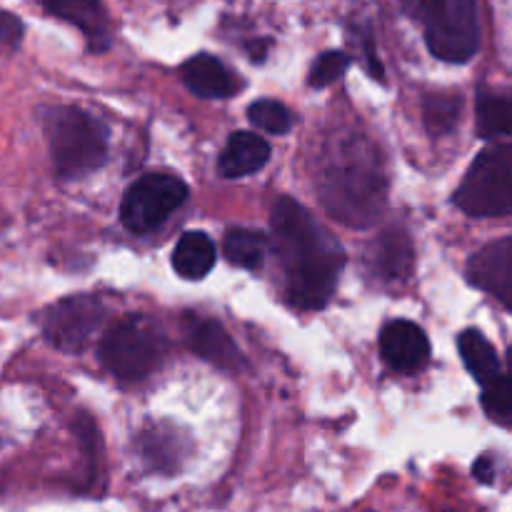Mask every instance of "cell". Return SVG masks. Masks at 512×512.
Segmentation results:
<instances>
[{"label": "cell", "instance_id": "10", "mask_svg": "<svg viewBox=\"0 0 512 512\" xmlns=\"http://www.w3.org/2000/svg\"><path fill=\"white\" fill-rule=\"evenodd\" d=\"M380 353L398 373H418L430 358L428 335L410 320H393L380 333Z\"/></svg>", "mask_w": 512, "mask_h": 512}, {"label": "cell", "instance_id": "7", "mask_svg": "<svg viewBox=\"0 0 512 512\" xmlns=\"http://www.w3.org/2000/svg\"><path fill=\"white\" fill-rule=\"evenodd\" d=\"M188 198V185L168 173H150L135 180L120 203V220L135 235H143L165 223L175 208Z\"/></svg>", "mask_w": 512, "mask_h": 512}, {"label": "cell", "instance_id": "8", "mask_svg": "<svg viewBox=\"0 0 512 512\" xmlns=\"http://www.w3.org/2000/svg\"><path fill=\"white\" fill-rule=\"evenodd\" d=\"M103 315L105 308L98 298L73 295L45 308V313L40 315V328L50 345L63 353H80L90 335L98 330Z\"/></svg>", "mask_w": 512, "mask_h": 512}, {"label": "cell", "instance_id": "17", "mask_svg": "<svg viewBox=\"0 0 512 512\" xmlns=\"http://www.w3.org/2000/svg\"><path fill=\"white\" fill-rule=\"evenodd\" d=\"M460 358H463L468 373L478 380L480 385L493 383L500 375V358L490 340L480 330H463L458 338Z\"/></svg>", "mask_w": 512, "mask_h": 512}, {"label": "cell", "instance_id": "3", "mask_svg": "<svg viewBox=\"0 0 512 512\" xmlns=\"http://www.w3.org/2000/svg\"><path fill=\"white\" fill-rule=\"evenodd\" d=\"M50 158L60 180H80L108 158V128L73 105L43 110Z\"/></svg>", "mask_w": 512, "mask_h": 512}, {"label": "cell", "instance_id": "14", "mask_svg": "<svg viewBox=\"0 0 512 512\" xmlns=\"http://www.w3.org/2000/svg\"><path fill=\"white\" fill-rule=\"evenodd\" d=\"M43 8L55 18L75 25L93 50H105L110 45L108 15L100 0H43Z\"/></svg>", "mask_w": 512, "mask_h": 512}, {"label": "cell", "instance_id": "9", "mask_svg": "<svg viewBox=\"0 0 512 512\" xmlns=\"http://www.w3.org/2000/svg\"><path fill=\"white\" fill-rule=\"evenodd\" d=\"M468 278L512 313V235L478 250L468 263Z\"/></svg>", "mask_w": 512, "mask_h": 512}, {"label": "cell", "instance_id": "11", "mask_svg": "<svg viewBox=\"0 0 512 512\" xmlns=\"http://www.w3.org/2000/svg\"><path fill=\"white\" fill-rule=\"evenodd\" d=\"M185 343L200 358L223 370H240L245 365V358L238 350V345L230 340L223 325L215 323V320L188 315V320H185Z\"/></svg>", "mask_w": 512, "mask_h": 512}, {"label": "cell", "instance_id": "18", "mask_svg": "<svg viewBox=\"0 0 512 512\" xmlns=\"http://www.w3.org/2000/svg\"><path fill=\"white\" fill-rule=\"evenodd\" d=\"M478 133L483 138H512V88L480 90Z\"/></svg>", "mask_w": 512, "mask_h": 512}, {"label": "cell", "instance_id": "20", "mask_svg": "<svg viewBox=\"0 0 512 512\" xmlns=\"http://www.w3.org/2000/svg\"><path fill=\"white\" fill-rule=\"evenodd\" d=\"M483 410L493 423L512 428V378L510 375H498L493 383L485 385L483 390Z\"/></svg>", "mask_w": 512, "mask_h": 512}, {"label": "cell", "instance_id": "26", "mask_svg": "<svg viewBox=\"0 0 512 512\" xmlns=\"http://www.w3.org/2000/svg\"><path fill=\"white\" fill-rule=\"evenodd\" d=\"M508 365H510V378H512V348H510V353H508Z\"/></svg>", "mask_w": 512, "mask_h": 512}, {"label": "cell", "instance_id": "22", "mask_svg": "<svg viewBox=\"0 0 512 512\" xmlns=\"http://www.w3.org/2000/svg\"><path fill=\"white\" fill-rule=\"evenodd\" d=\"M350 63H353V58L348 53H343V50H328V53H323L313 63L308 83L313 88H325V85L335 83L350 68Z\"/></svg>", "mask_w": 512, "mask_h": 512}, {"label": "cell", "instance_id": "5", "mask_svg": "<svg viewBox=\"0 0 512 512\" xmlns=\"http://www.w3.org/2000/svg\"><path fill=\"white\" fill-rule=\"evenodd\" d=\"M453 200L473 218L512 215V145L495 143L480 150Z\"/></svg>", "mask_w": 512, "mask_h": 512}, {"label": "cell", "instance_id": "24", "mask_svg": "<svg viewBox=\"0 0 512 512\" xmlns=\"http://www.w3.org/2000/svg\"><path fill=\"white\" fill-rule=\"evenodd\" d=\"M23 38V23H20L18 15L8 13V10L0 8V45H18Z\"/></svg>", "mask_w": 512, "mask_h": 512}, {"label": "cell", "instance_id": "25", "mask_svg": "<svg viewBox=\"0 0 512 512\" xmlns=\"http://www.w3.org/2000/svg\"><path fill=\"white\" fill-rule=\"evenodd\" d=\"M473 473H475V478H478V480H480V483L490 485V483H493V478H495V470H493V460H490V458H480V460H478V463H475Z\"/></svg>", "mask_w": 512, "mask_h": 512}, {"label": "cell", "instance_id": "21", "mask_svg": "<svg viewBox=\"0 0 512 512\" xmlns=\"http://www.w3.org/2000/svg\"><path fill=\"white\" fill-rule=\"evenodd\" d=\"M248 118L255 128L273 135H285L290 128H293V115H290V110L285 108L283 103L270 98L255 100V103L248 108Z\"/></svg>", "mask_w": 512, "mask_h": 512}, {"label": "cell", "instance_id": "6", "mask_svg": "<svg viewBox=\"0 0 512 512\" xmlns=\"http://www.w3.org/2000/svg\"><path fill=\"white\" fill-rule=\"evenodd\" d=\"M165 340L148 320L128 318L100 340V363L120 380H143L160 365Z\"/></svg>", "mask_w": 512, "mask_h": 512}, {"label": "cell", "instance_id": "15", "mask_svg": "<svg viewBox=\"0 0 512 512\" xmlns=\"http://www.w3.org/2000/svg\"><path fill=\"white\" fill-rule=\"evenodd\" d=\"M270 160V145L268 140L260 138V135L248 133V130H240V133L230 135L228 145L220 153L218 170L223 178L238 180L245 175H253L263 168Z\"/></svg>", "mask_w": 512, "mask_h": 512}, {"label": "cell", "instance_id": "2", "mask_svg": "<svg viewBox=\"0 0 512 512\" xmlns=\"http://www.w3.org/2000/svg\"><path fill=\"white\" fill-rule=\"evenodd\" d=\"M325 210L350 228H368L385 208L388 180L373 145L363 138L333 143L318 180Z\"/></svg>", "mask_w": 512, "mask_h": 512}, {"label": "cell", "instance_id": "4", "mask_svg": "<svg viewBox=\"0 0 512 512\" xmlns=\"http://www.w3.org/2000/svg\"><path fill=\"white\" fill-rule=\"evenodd\" d=\"M423 25L425 43L445 63H468L480 48L478 0H400Z\"/></svg>", "mask_w": 512, "mask_h": 512}, {"label": "cell", "instance_id": "16", "mask_svg": "<svg viewBox=\"0 0 512 512\" xmlns=\"http://www.w3.org/2000/svg\"><path fill=\"white\" fill-rule=\"evenodd\" d=\"M173 268L185 280H203L215 268V243L200 230L185 233L173 250Z\"/></svg>", "mask_w": 512, "mask_h": 512}, {"label": "cell", "instance_id": "12", "mask_svg": "<svg viewBox=\"0 0 512 512\" xmlns=\"http://www.w3.org/2000/svg\"><path fill=\"white\" fill-rule=\"evenodd\" d=\"M180 78L188 85L190 93L200 95V98L223 100L240 90L238 75L223 60L208 53H200L195 58L185 60L183 68H180Z\"/></svg>", "mask_w": 512, "mask_h": 512}, {"label": "cell", "instance_id": "13", "mask_svg": "<svg viewBox=\"0 0 512 512\" xmlns=\"http://www.w3.org/2000/svg\"><path fill=\"white\" fill-rule=\"evenodd\" d=\"M368 263L375 278L385 280V283L408 280L410 270H413V243H410L408 233L403 228H388L385 233H380V238L370 248Z\"/></svg>", "mask_w": 512, "mask_h": 512}, {"label": "cell", "instance_id": "23", "mask_svg": "<svg viewBox=\"0 0 512 512\" xmlns=\"http://www.w3.org/2000/svg\"><path fill=\"white\" fill-rule=\"evenodd\" d=\"M460 100L458 98H430L425 103V120L433 133H448L458 123Z\"/></svg>", "mask_w": 512, "mask_h": 512}, {"label": "cell", "instance_id": "19", "mask_svg": "<svg viewBox=\"0 0 512 512\" xmlns=\"http://www.w3.org/2000/svg\"><path fill=\"white\" fill-rule=\"evenodd\" d=\"M223 253L238 268L260 270L265 263V238L255 230H228L223 240Z\"/></svg>", "mask_w": 512, "mask_h": 512}, {"label": "cell", "instance_id": "1", "mask_svg": "<svg viewBox=\"0 0 512 512\" xmlns=\"http://www.w3.org/2000/svg\"><path fill=\"white\" fill-rule=\"evenodd\" d=\"M270 228L275 255L283 263L288 300L300 310H320L338 285L345 260L340 245L293 198L275 203Z\"/></svg>", "mask_w": 512, "mask_h": 512}]
</instances>
